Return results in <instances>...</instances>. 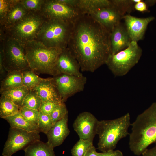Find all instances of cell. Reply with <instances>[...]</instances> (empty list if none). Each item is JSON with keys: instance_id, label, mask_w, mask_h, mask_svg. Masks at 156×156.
<instances>
[{"instance_id": "obj_1", "label": "cell", "mask_w": 156, "mask_h": 156, "mask_svg": "<svg viewBox=\"0 0 156 156\" xmlns=\"http://www.w3.org/2000/svg\"><path fill=\"white\" fill-rule=\"evenodd\" d=\"M110 33L88 14L74 23L67 48L83 72H94L111 54Z\"/></svg>"}, {"instance_id": "obj_2", "label": "cell", "mask_w": 156, "mask_h": 156, "mask_svg": "<svg viewBox=\"0 0 156 156\" xmlns=\"http://www.w3.org/2000/svg\"><path fill=\"white\" fill-rule=\"evenodd\" d=\"M131 126L129 145L134 153L140 155L149 145L156 143V102L139 114Z\"/></svg>"}, {"instance_id": "obj_3", "label": "cell", "mask_w": 156, "mask_h": 156, "mask_svg": "<svg viewBox=\"0 0 156 156\" xmlns=\"http://www.w3.org/2000/svg\"><path fill=\"white\" fill-rule=\"evenodd\" d=\"M24 46L31 70L38 73L57 75L56 62L62 49L48 47L35 40Z\"/></svg>"}, {"instance_id": "obj_4", "label": "cell", "mask_w": 156, "mask_h": 156, "mask_svg": "<svg viewBox=\"0 0 156 156\" xmlns=\"http://www.w3.org/2000/svg\"><path fill=\"white\" fill-rule=\"evenodd\" d=\"M131 124L129 113L115 119L99 120L97 149L102 152L114 150L119 141L129 135Z\"/></svg>"}, {"instance_id": "obj_5", "label": "cell", "mask_w": 156, "mask_h": 156, "mask_svg": "<svg viewBox=\"0 0 156 156\" xmlns=\"http://www.w3.org/2000/svg\"><path fill=\"white\" fill-rule=\"evenodd\" d=\"M73 23L58 19L46 18L35 40L48 47L61 49L66 48Z\"/></svg>"}, {"instance_id": "obj_6", "label": "cell", "mask_w": 156, "mask_h": 156, "mask_svg": "<svg viewBox=\"0 0 156 156\" xmlns=\"http://www.w3.org/2000/svg\"><path fill=\"white\" fill-rule=\"evenodd\" d=\"M46 19L41 12H30L13 25L5 29L0 28V31L24 46L35 40Z\"/></svg>"}, {"instance_id": "obj_7", "label": "cell", "mask_w": 156, "mask_h": 156, "mask_svg": "<svg viewBox=\"0 0 156 156\" xmlns=\"http://www.w3.org/2000/svg\"><path fill=\"white\" fill-rule=\"evenodd\" d=\"M0 41L3 64L7 72H22L31 69L23 46L3 34L0 36Z\"/></svg>"}, {"instance_id": "obj_8", "label": "cell", "mask_w": 156, "mask_h": 156, "mask_svg": "<svg viewBox=\"0 0 156 156\" xmlns=\"http://www.w3.org/2000/svg\"><path fill=\"white\" fill-rule=\"evenodd\" d=\"M142 51L137 42L132 41L126 48L115 54H110L105 64L115 76H123L138 63Z\"/></svg>"}, {"instance_id": "obj_9", "label": "cell", "mask_w": 156, "mask_h": 156, "mask_svg": "<svg viewBox=\"0 0 156 156\" xmlns=\"http://www.w3.org/2000/svg\"><path fill=\"white\" fill-rule=\"evenodd\" d=\"M39 131L29 132L10 127L7 139L2 153L3 156H11L17 151L24 150L34 142L40 140Z\"/></svg>"}, {"instance_id": "obj_10", "label": "cell", "mask_w": 156, "mask_h": 156, "mask_svg": "<svg viewBox=\"0 0 156 156\" xmlns=\"http://www.w3.org/2000/svg\"><path fill=\"white\" fill-rule=\"evenodd\" d=\"M40 12L46 19L73 23L83 14L78 8L68 5L59 0H44Z\"/></svg>"}, {"instance_id": "obj_11", "label": "cell", "mask_w": 156, "mask_h": 156, "mask_svg": "<svg viewBox=\"0 0 156 156\" xmlns=\"http://www.w3.org/2000/svg\"><path fill=\"white\" fill-rule=\"evenodd\" d=\"M62 101L65 103L75 94L83 91L87 78L61 74L53 77Z\"/></svg>"}, {"instance_id": "obj_12", "label": "cell", "mask_w": 156, "mask_h": 156, "mask_svg": "<svg viewBox=\"0 0 156 156\" xmlns=\"http://www.w3.org/2000/svg\"><path fill=\"white\" fill-rule=\"evenodd\" d=\"M99 121L92 114L85 111L77 116L73 126L79 138L93 141L97 134Z\"/></svg>"}, {"instance_id": "obj_13", "label": "cell", "mask_w": 156, "mask_h": 156, "mask_svg": "<svg viewBox=\"0 0 156 156\" xmlns=\"http://www.w3.org/2000/svg\"><path fill=\"white\" fill-rule=\"evenodd\" d=\"M88 14L110 33L120 23V20L125 15L112 3L109 6L94 11Z\"/></svg>"}, {"instance_id": "obj_14", "label": "cell", "mask_w": 156, "mask_h": 156, "mask_svg": "<svg viewBox=\"0 0 156 156\" xmlns=\"http://www.w3.org/2000/svg\"><path fill=\"white\" fill-rule=\"evenodd\" d=\"M123 19L132 41L138 42L142 39L148 24L154 17L139 18L127 14L123 16Z\"/></svg>"}, {"instance_id": "obj_15", "label": "cell", "mask_w": 156, "mask_h": 156, "mask_svg": "<svg viewBox=\"0 0 156 156\" xmlns=\"http://www.w3.org/2000/svg\"><path fill=\"white\" fill-rule=\"evenodd\" d=\"M56 69L57 75L61 74L78 76L83 75L79 63L67 47L62 49L59 54Z\"/></svg>"}, {"instance_id": "obj_16", "label": "cell", "mask_w": 156, "mask_h": 156, "mask_svg": "<svg viewBox=\"0 0 156 156\" xmlns=\"http://www.w3.org/2000/svg\"><path fill=\"white\" fill-rule=\"evenodd\" d=\"M31 90L36 93L42 102L49 101L57 104L63 102L53 77L44 78Z\"/></svg>"}, {"instance_id": "obj_17", "label": "cell", "mask_w": 156, "mask_h": 156, "mask_svg": "<svg viewBox=\"0 0 156 156\" xmlns=\"http://www.w3.org/2000/svg\"><path fill=\"white\" fill-rule=\"evenodd\" d=\"M68 120V113L62 119L55 123L46 134L48 140L47 142L53 148L62 144L69 134Z\"/></svg>"}, {"instance_id": "obj_18", "label": "cell", "mask_w": 156, "mask_h": 156, "mask_svg": "<svg viewBox=\"0 0 156 156\" xmlns=\"http://www.w3.org/2000/svg\"><path fill=\"white\" fill-rule=\"evenodd\" d=\"M111 54H115L127 48L132 40L125 27L120 23L110 33Z\"/></svg>"}, {"instance_id": "obj_19", "label": "cell", "mask_w": 156, "mask_h": 156, "mask_svg": "<svg viewBox=\"0 0 156 156\" xmlns=\"http://www.w3.org/2000/svg\"><path fill=\"white\" fill-rule=\"evenodd\" d=\"M30 12L23 5L21 0H13L7 14L0 22V28L5 29L18 22Z\"/></svg>"}, {"instance_id": "obj_20", "label": "cell", "mask_w": 156, "mask_h": 156, "mask_svg": "<svg viewBox=\"0 0 156 156\" xmlns=\"http://www.w3.org/2000/svg\"><path fill=\"white\" fill-rule=\"evenodd\" d=\"M54 148L47 142L38 140L29 145L24 150V156H56Z\"/></svg>"}, {"instance_id": "obj_21", "label": "cell", "mask_w": 156, "mask_h": 156, "mask_svg": "<svg viewBox=\"0 0 156 156\" xmlns=\"http://www.w3.org/2000/svg\"><path fill=\"white\" fill-rule=\"evenodd\" d=\"M3 119L8 122L11 128L20 129L29 132L39 131L38 126L27 120L20 111L12 116Z\"/></svg>"}, {"instance_id": "obj_22", "label": "cell", "mask_w": 156, "mask_h": 156, "mask_svg": "<svg viewBox=\"0 0 156 156\" xmlns=\"http://www.w3.org/2000/svg\"><path fill=\"white\" fill-rule=\"evenodd\" d=\"M30 90L26 86H21L7 89L1 91V95L11 100L19 108L22 105L25 97Z\"/></svg>"}, {"instance_id": "obj_23", "label": "cell", "mask_w": 156, "mask_h": 156, "mask_svg": "<svg viewBox=\"0 0 156 156\" xmlns=\"http://www.w3.org/2000/svg\"><path fill=\"white\" fill-rule=\"evenodd\" d=\"M23 86L22 72L17 70L9 71L1 81L0 92Z\"/></svg>"}, {"instance_id": "obj_24", "label": "cell", "mask_w": 156, "mask_h": 156, "mask_svg": "<svg viewBox=\"0 0 156 156\" xmlns=\"http://www.w3.org/2000/svg\"><path fill=\"white\" fill-rule=\"evenodd\" d=\"M109 0H78L77 8L82 14H89L98 9L112 4Z\"/></svg>"}, {"instance_id": "obj_25", "label": "cell", "mask_w": 156, "mask_h": 156, "mask_svg": "<svg viewBox=\"0 0 156 156\" xmlns=\"http://www.w3.org/2000/svg\"><path fill=\"white\" fill-rule=\"evenodd\" d=\"M19 107L11 100L1 95L0 98V117L4 118L12 116L18 112Z\"/></svg>"}, {"instance_id": "obj_26", "label": "cell", "mask_w": 156, "mask_h": 156, "mask_svg": "<svg viewBox=\"0 0 156 156\" xmlns=\"http://www.w3.org/2000/svg\"><path fill=\"white\" fill-rule=\"evenodd\" d=\"M22 72L23 85L30 90L38 86L44 79L39 77L31 69Z\"/></svg>"}, {"instance_id": "obj_27", "label": "cell", "mask_w": 156, "mask_h": 156, "mask_svg": "<svg viewBox=\"0 0 156 156\" xmlns=\"http://www.w3.org/2000/svg\"><path fill=\"white\" fill-rule=\"evenodd\" d=\"M42 101L36 93L32 90L25 97L21 107H26L38 111Z\"/></svg>"}, {"instance_id": "obj_28", "label": "cell", "mask_w": 156, "mask_h": 156, "mask_svg": "<svg viewBox=\"0 0 156 156\" xmlns=\"http://www.w3.org/2000/svg\"><path fill=\"white\" fill-rule=\"evenodd\" d=\"M93 145V141L79 138L71 149L72 156H83L89 148Z\"/></svg>"}, {"instance_id": "obj_29", "label": "cell", "mask_w": 156, "mask_h": 156, "mask_svg": "<svg viewBox=\"0 0 156 156\" xmlns=\"http://www.w3.org/2000/svg\"><path fill=\"white\" fill-rule=\"evenodd\" d=\"M142 0H111L112 4L124 14H129L134 9V5Z\"/></svg>"}, {"instance_id": "obj_30", "label": "cell", "mask_w": 156, "mask_h": 156, "mask_svg": "<svg viewBox=\"0 0 156 156\" xmlns=\"http://www.w3.org/2000/svg\"><path fill=\"white\" fill-rule=\"evenodd\" d=\"M50 115L39 112L38 128L39 132L46 134L54 125Z\"/></svg>"}, {"instance_id": "obj_31", "label": "cell", "mask_w": 156, "mask_h": 156, "mask_svg": "<svg viewBox=\"0 0 156 156\" xmlns=\"http://www.w3.org/2000/svg\"><path fill=\"white\" fill-rule=\"evenodd\" d=\"M19 111L27 120L38 126L39 114L38 110L26 107H21L20 108Z\"/></svg>"}, {"instance_id": "obj_32", "label": "cell", "mask_w": 156, "mask_h": 156, "mask_svg": "<svg viewBox=\"0 0 156 156\" xmlns=\"http://www.w3.org/2000/svg\"><path fill=\"white\" fill-rule=\"evenodd\" d=\"M68 113L65 103L58 104L50 115L54 124L62 119Z\"/></svg>"}, {"instance_id": "obj_33", "label": "cell", "mask_w": 156, "mask_h": 156, "mask_svg": "<svg viewBox=\"0 0 156 156\" xmlns=\"http://www.w3.org/2000/svg\"><path fill=\"white\" fill-rule=\"evenodd\" d=\"M44 0H21L25 8L29 12H40Z\"/></svg>"}, {"instance_id": "obj_34", "label": "cell", "mask_w": 156, "mask_h": 156, "mask_svg": "<svg viewBox=\"0 0 156 156\" xmlns=\"http://www.w3.org/2000/svg\"><path fill=\"white\" fill-rule=\"evenodd\" d=\"M58 104L49 101L42 102L38 111L43 114L50 115Z\"/></svg>"}, {"instance_id": "obj_35", "label": "cell", "mask_w": 156, "mask_h": 156, "mask_svg": "<svg viewBox=\"0 0 156 156\" xmlns=\"http://www.w3.org/2000/svg\"><path fill=\"white\" fill-rule=\"evenodd\" d=\"M13 0H0V21L4 18L9 11Z\"/></svg>"}, {"instance_id": "obj_36", "label": "cell", "mask_w": 156, "mask_h": 156, "mask_svg": "<svg viewBox=\"0 0 156 156\" xmlns=\"http://www.w3.org/2000/svg\"><path fill=\"white\" fill-rule=\"evenodd\" d=\"M98 156H123L122 153L120 150H112L106 152H98Z\"/></svg>"}, {"instance_id": "obj_37", "label": "cell", "mask_w": 156, "mask_h": 156, "mask_svg": "<svg viewBox=\"0 0 156 156\" xmlns=\"http://www.w3.org/2000/svg\"><path fill=\"white\" fill-rule=\"evenodd\" d=\"M134 9L140 12H144L148 10L147 5L142 0L135 3L134 5Z\"/></svg>"}, {"instance_id": "obj_38", "label": "cell", "mask_w": 156, "mask_h": 156, "mask_svg": "<svg viewBox=\"0 0 156 156\" xmlns=\"http://www.w3.org/2000/svg\"><path fill=\"white\" fill-rule=\"evenodd\" d=\"M142 155V156H156V143L154 147L150 149L147 148Z\"/></svg>"}, {"instance_id": "obj_39", "label": "cell", "mask_w": 156, "mask_h": 156, "mask_svg": "<svg viewBox=\"0 0 156 156\" xmlns=\"http://www.w3.org/2000/svg\"><path fill=\"white\" fill-rule=\"evenodd\" d=\"M98 153L95 147L93 145L89 148L83 156H98Z\"/></svg>"}, {"instance_id": "obj_40", "label": "cell", "mask_w": 156, "mask_h": 156, "mask_svg": "<svg viewBox=\"0 0 156 156\" xmlns=\"http://www.w3.org/2000/svg\"><path fill=\"white\" fill-rule=\"evenodd\" d=\"M59 1L70 6L77 8L78 0H59Z\"/></svg>"}]
</instances>
